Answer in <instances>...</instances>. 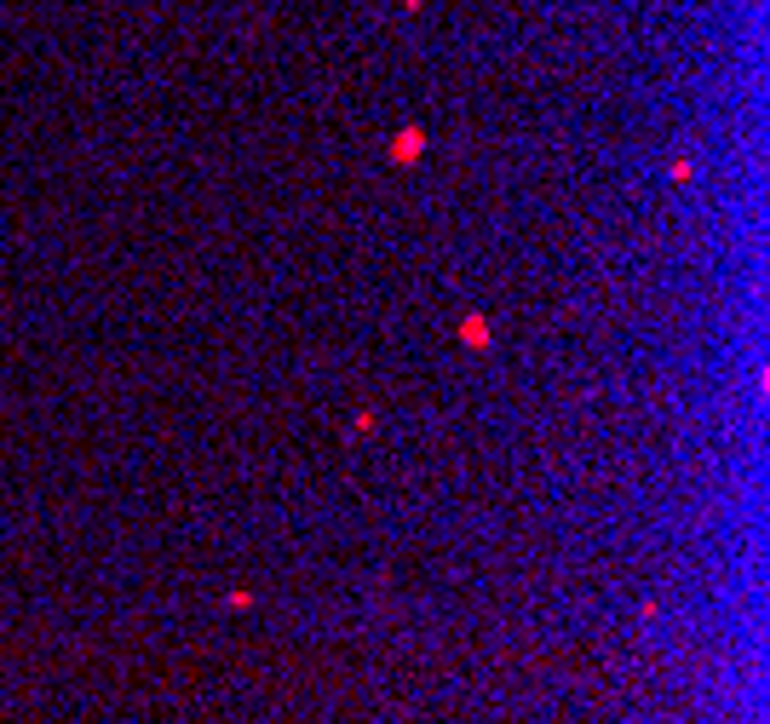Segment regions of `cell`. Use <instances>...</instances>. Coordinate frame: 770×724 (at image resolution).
<instances>
[{
    "label": "cell",
    "instance_id": "cell-1",
    "mask_svg": "<svg viewBox=\"0 0 770 724\" xmlns=\"http://www.w3.org/2000/svg\"><path fill=\"white\" fill-rule=\"evenodd\" d=\"M420 150H425V138H420V133H403V138L391 144V155H397V161H414Z\"/></svg>",
    "mask_w": 770,
    "mask_h": 724
},
{
    "label": "cell",
    "instance_id": "cell-2",
    "mask_svg": "<svg viewBox=\"0 0 770 724\" xmlns=\"http://www.w3.org/2000/svg\"><path fill=\"white\" fill-rule=\"evenodd\" d=\"M466 339H472V345H489V328H483V316H472V322H466Z\"/></svg>",
    "mask_w": 770,
    "mask_h": 724
}]
</instances>
